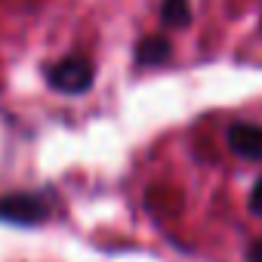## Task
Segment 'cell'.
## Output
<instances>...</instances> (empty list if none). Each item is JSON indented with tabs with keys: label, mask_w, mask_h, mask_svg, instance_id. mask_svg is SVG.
Wrapping results in <instances>:
<instances>
[{
	"label": "cell",
	"mask_w": 262,
	"mask_h": 262,
	"mask_svg": "<svg viewBox=\"0 0 262 262\" xmlns=\"http://www.w3.org/2000/svg\"><path fill=\"white\" fill-rule=\"evenodd\" d=\"M47 83L59 93H86L93 86V62L83 56H65L47 68Z\"/></svg>",
	"instance_id": "6da1fadb"
},
{
	"label": "cell",
	"mask_w": 262,
	"mask_h": 262,
	"mask_svg": "<svg viewBox=\"0 0 262 262\" xmlns=\"http://www.w3.org/2000/svg\"><path fill=\"white\" fill-rule=\"evenodd\" d=\"M50 213V201L40 191H22V194H7L0 201V219H10L19 225H34Z\"/></svg>",
	"instance_id": "7a4b0ae2"
},
{
	"label": "cell",
	"mask_w": 262,
	"mask_h": 262,
	"mask_svg": "<svg viewBox=\"0 0 262 262\" xmlns=\"http://www.w3.org/2000/svg\"><path fill=\"white\" fill-rule=\"evenodd\" d=\"M228 148L237 155V158H250V161H262V126L259 123H247V120H237L228 126Z\"/></svg>",
	"instance_id": "3957f363"
},
{
	"label": "cell",
	"mask_w": 262,
	"mask_h": 262,
	"mask_svg": "<svg viewBox=\"0 0 262 262\" xmlns=\"http://www.w3.org/2000/svg\"><path fill=\"white\" fill-rule=\"evenodd\" d=\"M170 59V40L167 37H145L136 47V62L139 65H161Z\"/></svg>",
	"instance_id": "277c9868"
},
{
	"label": "cell",
	"mask_w": 262,
	"mask_h": 262,
	"mask_svg": "<svg viewBox=\"0 0 262 262\" xmlns=\"http://www.w3.org/2000/svg\"><path fill=\"white\" fill-rule=\"evenodd\" d=\"M161 19L170 28H182L191 22V4L188 0H164L161 4Z\"/></svg>",
	"instance_id": "5b68a950"
},
{
	"label": "cell",
	"mask_w": 262,
	"mask_h": 262,
	"mask_svg": "<svg viewBox=\"0 0 262 262\" xmlns=\"http://www.w3.org/2000/svg\"><path fill=\"white\" fill-rule=\"evenodd\" d=\"M250 210H253L256 216H262V176L256 179V185H253V191H250Z\"/></svg>",
	"instance_id": "8992f818"
},
{
	"label": "cell",
	"mask_w": 262,
	"mask_h": 262,
	"mask_svg": "<svg viewBox=\"0 0 262 262\" xmlns=\"http://www.w3.org/2000/svg\"><path fill=\"white\" fill-rule=\"evenodd\" d=\"M247 262H262V241H256V244L250 247V256H247Z\"/></svg>",
	"instance_id": "52a82bcc"
}]
</instances>
